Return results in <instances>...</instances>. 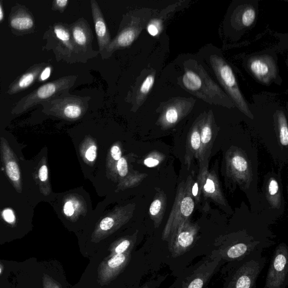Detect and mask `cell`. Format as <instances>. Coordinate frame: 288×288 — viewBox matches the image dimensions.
Here are the masks:
<instances>
[{"label": "cell", "instance_id": "6da1fadb", "mask_svg": "<svg viewBox=\"0 0 288 288\" xmlns=\"http://www.w3.org/2000/svg\"><path fill=\"white\" fill-rule=\"evenodd\" d=\"M262 252H255L226 271L222 288H256L257 279L266 264Z\"/></svg>", "mask_w": 288, "mask_h": 288}, {"label": "cell", "instance_id": "7a4b0ae2", "mask_svg": "<svg viewBox=\"0 0 288 288\" xmlns=\"http://www.w3.org/2000/svg\"><path fill=\"white\" fill-rule=\"evenodd\" d=\"M263 251L261 243L252 239L226 240L217 244V248L208 255L209 258L219 259L222 263V274L255 252Z\"/></svg>", "mask_w": 288, "mask_h": 288}, {"label": "cell", "instance_id": "3957f363", "mask_svg": "<svg viewBox=\"0 0 288 288\" xmlns=\"http://www.w3.org/2000/svg\"><path fill=\"white\" fill-rule=\"evenodd\" d=\"M195 202L186 181L179 184L175 200L162 233L163 241L168 242L177 229L190 218L195 208Z\"/></svg>", "mask_w": 288, "mask_h": 288}, {"label": "cell", "instance_id": "277c9868", "mask_svg": "<svg viewBox=\"0 0 288 288\" xmlns=\"http://www.w3.org/2000/svg\"><path fill=\"white\" fill-rule=\"evenodd\" d=\"M222 265L219 259H211L207 256L184 270L173 284V288H206Z\"/></svg>", "mask_w": 288, "mask_h": 288}, {"label": "cell", "instance_id": "5b68a950", "mask_svg": "<svg viewBox=\"0 0 288 288\" xmlns=\"http://www.w3.org/2000/svg\"><path fill=\"white\" fill-rule=\"evenodd\" d=\"M77 76L72 75L59 78L43 85L17 103L15 109L24 111L30 107L41 102L68 94L70 89L75 85Z\"/></svg>", "mask_w": 288, "mask_h": 288}, {"label": "cell", "instance_id": "8992f818", "mask_svg": "<svg viewBox=\"0 0 288 288\" xmlns=\"http://www.w3.org/2000/svg\"><path fill=\"white\" fill-rule=\"evenodd\" d=\"M146 14L135 13L129 14V17L125 19L123 27L116 37L111 41L110 45L105 52L103 59L111 57L113 53L118 50L130 46L139 36L144 28L146 27L149 18Z\"/></svg>", "mask_w": 288, "mask_h": 288}, {"label": "cell", "instance_id": "52a82bcc", "mask_svg": "<svg viewBox=\"0 0 288 288\" xmlns=\"http://www.w3.org/2000/svg\"><path fill=\"white\" fill-rule=\"evenodd\" d=\"M135 204H130L126 206L116 208L100 220L97 225L91 241L98 243L111 236L121 227L128 223L134 215Z\"/></svg>", "mask_w": 288, "mask_h": 288}, {"label": "cell", "instance_id": "ba28073f", "mask_svg": "<svg viewBox=\"0 0 288 288\" xmlns=\"http://www.w3.org/2000/svg\"><path fill=\"white\" fill-rule=\"evenodd\" d=\"M90 97L65 94L46 101L50 111L63 119L70 121L79 120L89 108Z\"/></svg>", "mask_w": 288, "mask_h": 288}, {"label": "cell", "instance_id": "9c48e42d", "mask_svg": "<svg viewBox=\"0 0 288 288\" xmlns=\"http://www.w3.org/2000/svg\"><path fill=\"white\" fill-rule=\"evenodd\" d=\"M226 168L228 175L244 188L250 187L253 173L250 161L242 150L231 147L226 152Z\"/></svg>", "mask_w": 288, "mask_h": 288}, {"label": "cell", "instance_id": "30bf717a", "mask_svg": "<svg viewBox=\"0 0 288 288\" xmlns=\"http://www.w3.org/2000/svg\"><path fill=\"white\" fill-rule=\"evenodd\" d=\"M288 283V248L281 243L275 250L264 288H286Z\"/></svg>", "mask_w": 288, "mask_h": 288}, {"label": "cell", "instance_id": "8fae6325", "mask_svg": "<svg viewBox=\"0 0 288 288\" xmlns=\"http://www.w3.org/2000/svg\"><path fill=\"white\" fill-rule=\"evenodd\" d=\"M74 45L80 62L86 63L87 60L98 56L99 52L92 47L94 36L90 24L83 17L69 25Z\"/></svg>", "mask_w": 288, "mask_h": 288}, {"label": "cell", "instance_id": "7c38bea8", "mask_svg": "<svg viewBox=\"0 0 288 288\" xmlns=\"http://www.w3.org/2000/svg\"><path fill=\"white\" fill-rule=\"evenodd\" d=\"M200 227L187 220L168 241V249L173 258H178L189 252L197 241Z\"/></svg>", "mask_w": 288, "mask_h": 288}, {"label": "cell", "instance_id": "4fadbf2b", "mask_svg": "<svg viewBox=\"0 0 288 288\" xmlns=\"http://www.w3.org/2000/svg\"><path fill=\"white\" fill-rule=\"evenodd\" d=\"M131 260V254L109 256L100 264L98 281L101 286L110 285L123 272Z\"/></svg>", "mask_w": 288, "mask_h": 288}, {"label": "cell", "instance_id": "5bb4252c", "mask_svg": "<svg viewBox=\"0 0 288 288\" xmlns=\"http://www.w3.org/2000/svg\"><path fill=\"white\" fill-rule=\"evenodd\" d=\"M54 33L58 40L59 46L57 49L61 58L69 63L80 62L69 25L65 24H56L54 27Z\"/></svg>", "mask_w": 288, "mask_h": 288}, {"label": "cell", "instance_id": "9a60e30c", "mask_svg": "<svg viewBox=\"0 0 288 288\" xmlns=\"http://www.w3.org/2000/svg\"><path fill=\"white\" fill-rule=\"evenodd\" d=\"M215 139L216 133L210 121H207L200 125V147L197 158L199 167V174L208 170L209 157L211 154Z\"/></svg>", "mask_w": 288, "mask_h": 288}, {"label": "cell", "instance_id": "2e32d148", "mask_svg": "<svg viewBox=\"0 0 288 288\" xmlns=\"http://www.w3.org/2000/svg\"><path fill=\"white\" fill-rule=\"evenodd\" d=\"M90 3L95 32L98 38L99 52L103 58L105 52L112 41L111 34L98 3L95 0H91Z\"/></svg>", "mask_w": 288, "mask_h": 288}, {"label": "cell", "instance_id": "e0dca14e", "mask_svg": "<svg viewBox=\"0 0 288 288\" xmlns=\"http://www.w3.org/2000/svg\"><path fill=\"white\" fill-rule=\"evenodd\" d=\"M199 174L201 175L202 193L204 197L211 199L213 202L221 206H226V199L222 192L219 177L215 171H209L207 170Z\"/></svg>", "mask_w": 288, "mask_h": 288}, {"label": "cell", "instance_id": "ac0fdd59", "mask_svg": "<svg viewBox=\"0 0 288 288\" xmlns=\"http://www.w3.org/2000/svg\"><path fill=\"white\" fill-rule=\"evenodd\" d=\"M200 147V126H195L187 136L185 154V164L189 169L194 159L198 158Z\"/></svg>", "mask_w": 288, "mask_h": 288}, {"label": "cell", "instance_id": "d6986e66", "mask_svg": "<svg viewBox=\"0 0 288 288\" xmlns=\"http://www.w3.org/2000/svg\"><path fill=\"white\" fill-rule=\"evenodd\" d=\"M65 215L72 222H76L80 216L87 213L86 204L80 195L72 194L65 202L63 207Z\"/></svg>", "mask_w": 288, "mask_h": 288}, {"label": "cell", "instance_id": "ffe728a7", "mask_svg": "<svg viewBox=\"0 0 288 288\" xmlns=\"http://www.w3.org/2000/svg\"><path fill=\"white\" fill-rule=\"evenodd\" d=\"M167 206V197L162 190L157 192L149 208V215L155 228H158L162 221Z\"/></svg>", "mask_w": 288, "mask_h": 288}, {"label": "cell", "instance_id": "44dd1931", "mask_svg": "<svg viewBox=\"0 0 288 288\" xmlns=\"http://www.w3.org/2000/svg\"><path fill=\"white\" fill-rule=\"evenodd\" d=\"M137 231L133 235L126 236L116 240L113 242L109 251L110 252V256L122 254H131L137 240Z\"/></svg>", "mask_w": 288, "mask_h": 288}, {"label": "cell", "instance_id": "7402d4cb", "mask_svg": "<svg viewBox=\"0 0 288 288\" xmlns=\"http://www.w3.org/2000/svg\"><path fill=\"white\" fill-rule=\"evenodd\" d=\"M155 82V72H152L148 74L141 84L135 96V101L134 102L133 109H135V111L141 107L144 102L145 101L148 95L150 92Z\"/></svg>", "mask_w": 288, "mask_h": 288}, {"label": "cell", "instance_id": "603a6c76", "mask_svg": "<svg viewBox=\"0 0 288 288\" xmlns=\"http://www.w3.org/2000/svg\"><path fill=\"white\" fill-rule=\"evenodd\" d=\"M266 196L273 208L279 209L282 205V194L280 186L277 179L270 178L266 186Z\"/></svg>", "mask_w": 288, "mask_h": 288}, {"label": "cell", "instance_id": "cb8c5ba5", "mask_svg": "<svg viewBox=\"0 0 288 288\" xmlns=\"http://www.w3.org/2000/svg\"><path fill=\"white\" fill-rule=\"evenodd\" d=\"M41 69V67H38L33 69L32 71L25 73L18 81L15 82L14 85L11 86L9 90L10 94L19 92V91L27 88L30 85H32L36 79L39 73H40Z\"/></svg>", "mask_w": 288, "mask_h": 288}, {"label": "cell", "instance_id": "d4e9b609", "mask_svg": "<svg viewBox=\"0 0 288 288\" xmlns=\"http://www.w3.org/2000/svg\"><path fill=\"white\" fill-rule=\"evenodd\" d=\"M81 147V154L83 159L87 164L93 165L98 155V147L91 138H87Z\"/></svg>", "mask_w": 288, "mask_h": 288}, {"label": "cell", "instance_id": "484cf974", "mask_svg": "<svg viewBox=\"0 0 288 288\" xmlns=\"http://www.w3.org/2000/svg\"><path fill=\"white\" fill-rule=\"evenodd\" d=\"M185 181L189 186L190 193L194 200L195 204H198L202 194L201 175L198 174L196 179H194L193 176L189 175Z\"/></svg>", "mask_w": 288, "mask_h": 288}, {"label": "cell", "instance_id": "4316f807", "mask_svg": "<svg viewBox=\"0 0 288 288\" xmlns=\"http://www.w3.org/2000/svg\"><path fill=\"white\" fill-rule=\"evenodd\" d=\"M278 141L280 145L287 146L288 145V128L286 117L283 113L278 117Z\"/></svg>", "mask_w": 288, "mask_h": 288}, {"label": "cell", "instance_id": "83f0119b", "mask_svg": "<svg viewBox=\"0 0 288 288\" xmlns=\"http://www.w3.org/2000/svg\"><path fill=\"white\" fill-rule=\"evenodd\" d=\"M180 120V114L177 109L173 107H169L160 117V124L163 127L168 128L175 125Z\"/></svg>", "mask_w": 288, "mask_h": 288}, {"label": "cell", "instance_id": "f1b7e54d", "mask_svg": "<svg viewBox=\"0 0 288 288\" xmlns=\"http://www.w3.org/2000/svg\"><path fill=\"white\" fill-rule=\"evenodd\" d=\"M182 82L187 89L196 91L202 86V81L200 78L193 72H187L182 78Z\"/></svg>", "mask_w": 288, "mask_h": 288}, {"label": "cell", "instance_id": "f546056e", "mask_svg": "<svg viewBox=\"0 0 288 288\" xmlns=\"http://www.w3.org/2000/svg\"><path fill=\"white\" fill-rule=\"evenodd\" d=\"M221 80L229 89L237 86L236 80L232 69L227 64L222 65L219 69Z\"/></svg>", "mask_w": 288, "mask_h": 288}, {"label": "cell", "instance_id": "4dcf8cb0", "mask_svg": "<svg viewBox=\"0 0 288 288\" xmlns=\"http://www.w3.org/2000/svg\"><path fill=\"white\" fill-rule=\"evenodd\" d=\"M11 27L20 30L31 28L33 25V21L31 17L27 15L17 16L11 20Z\"/></svg>", "mask_w": 288, "mask_h": 288}, {"label": "cell", "instance_id": "1f68e13d", "mask_svg": "<svg viewBox=\"0 0 288 288\" xmlns=\"http://www.w3.org/2000/svg\"><path fill=\"white\" fill-rule=\"evenodd\" d=\"M251 69L252 72L259 77H265L269 72V68L267 64L259 59L253 61L251 64Z\"/></svg>", "mask_w": 288, "mask_h": 288}, {"label": "cell", "instance_id": "d6a6232c", "mask_svg": "<svg viewBox=\"0 0 288 288\" xmlns=\"http://www.w3.org/2000/svg\"><path fill=\"white\" fill-rule=\"evenodd\" d=\"M7 175L13 181H18L20 179V172L18 166L14 161H11L6 164Z\"/></svg>", "mask_w": 288, "mask_h": 288}, {"label": "cell", "instance_id": "836d02e7", "mask_svg": "<svg viewBox=\"0 0 288 288\" xmlns=\"http://www.w3.org/2000/svg\"><path fill=\"white\" fill-rule=\"evenodd\" d=\"M146 28L148 33L152 36H158L161 30L160 21L156 19H151L148 21Z\"/></svg>", "mask_w": 288, "mask_h": 288}, {"label": "cell", "instance_id": "e575fe53", "mask_svg": "<svg viewBox=\"0 0 288 288\" xmlns=\"http://www.w3.org/2000/svg\"><path fill=\"white\" fill-rule=\"evenodd\" d=\"M256 18V12L253 8H248L243 13L242 16V23L246 27H250Z\"/></svg>", "mask_w": 288, "mask_h": 288}, {"label": "cell", "instance_id": "d590c367", "mask_svg": "<svg viewBox=\"0 0 288 288\" xmlns=\"http://www.w3.org/2000/svg\"><path fill=\"white\" fill-rule=\"evenodd\" d=\"M117 169L121 177H125L129 173L128 161L125 158H122L117 162Z\"/></svg>", "mask_w": 288, "mask_h": 288}, {"label": "cell", "instance_id": "8d00e7d4", "mask_svg": "<svg viewBox=\"0 0 288 288\" xmlns=\"http://www.w3.org/2000/svg\"><path fill=\"white\" fill-rule=\"evenodd\" d=\"M163 156L159 154L155 157L149 156L144 160V164L147 167L152 168L157 166L163 160Z\"/></svg>", "mask_w": 288, "mask_h": 288}, {"label": "cell", "instance_id": "74e56055", "mask_svg": "<svg viewBox=\"0 0 288 288\" xmlns=\"http://www.w3.org/2000/svg\"><path fill=\"white\" fill-rule=\"evenodd\" d=\"M43 288H62L60 284L47 275L43 278Z\"/></svg>", "mask_w": 288, "mask_h": 288}, {"label": "cell", "instance_id": "f35d334b", "mask_svg": "<svg viewBox=\"0 0 288 288\" xmlns=\"http://www.w3.org/2000/svg\"><path fill=\"white\" fill-rule=\"evenodd\" d=\"M111 155L112 158L117 162L122 158V151L119 146L113 145L111 149Z\"/></svg>", "mask_w": 288, "mask_h": 288}, {"label": "cell", "instance_id": "ab89813d", "mask_svg": "<svg viewBox=\"0 0 288 288\" xmlns=\"http://www.w3.org/2000/svg\"><path fill=\"white\" fill-rule=\"evenodd\" d=\"M69 1L68 0H56L54 1L53 8L55 10L63 12L68 5Z\"/></svg>", "mask_w": 288, "mask_h": 288}, {"label": "cell", "instance_id": "60d3db41", "mask_svg": "<svg viewBox=\"0 0 288 288\" xmlns=\"http://www.w3.org/2000/svg\"><path fill=\"white\" fill-rule=\"evenodd\" d=\"M2 215L3 219H5V220L7 222H9V223H12V222L15 221V215L11 209H5V211H3Z\"/></svg>", "mask_w": 288, "mask_h": 288}, {"label": "cell", "instance_id": "b9f144b4", "mask_svg": "<svg viewBox=\"0 0 288 288\" xmlns=\"http://www.w3.org/2000/svg\"><path fill=\"white\" fill-rule=\"evenodd\" d=\"M39 178L42 182H45L48 178V169L46 165H43L39 170Z\"/></svg>", "mask_w": 288, "mask_h": 288}, {"label": "cell", "instance_id": "7bdbcfd3", "mask_svg": "<svg viewBox=\"0 0 288 288\" xmlns=\"http://www.w3.org/2000/svg\"><path fill=\"white\" fill-rule=\"evenodd\" d=\"M51 67L49 66L43 70L40 77L41 81H44L49 78L51 75Z\"/></svg>", "mask_w": 288, "mask_h": 288}, {"label": "cell", "instance_id": "ee69618b", "mask_svg": "<svg viewBox=\"0 0 288 288\" xmlns=\"http://www.w3.org/2000/svg\"><path fill=\"white\" fill-rule=\"evenodd\" d=\"M3 18V12L2 10V8L0 5V21H1Z\"/></svg>", "mask_w": 288, "mask_h": 288}, {"label": "cell", "instance_id": "f6af8a7d", "mask_svg": "<svg viewBox=\"0 0 288 288\" xmlns=\"http://www.w3.org/2000/svg\"><path fill=\"white\" fill-rule=\"evenodd\" d=\"M142 288H150L149 286H148L147 285L146 286H144V287H143Z\"/></svg>", "mask_w": 288, "mask_h": 288}, {"label": "cell", "instance_id": "bcb514c9", "mask_svg": "<svg viewBox=\"0 0 288 288\" xmlns=\"http://www.w3.org/2000/svg\"><path fill=\"white\" fill-rule=\"evenodd\" d=\"M2 273V269L1 268H0V274H1Z\"/></svg>", "mask_w": 288, "mask_h": 288}, {"label": "cell", "instance_id": "7dc6e473", "mask_svg": "<svg viewBox=\"0 0 288 288\" xmlns=\"http://www.w3.org/2000/svg\"><path fill=\"white\" fill-rule=\"evenodd\" d=\"M174 287V285H173L171 287H169V288H173Z\"/></svg>", "mask_w": 288, "mask_h": 288}]
</instances>
